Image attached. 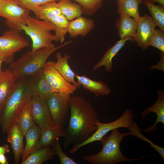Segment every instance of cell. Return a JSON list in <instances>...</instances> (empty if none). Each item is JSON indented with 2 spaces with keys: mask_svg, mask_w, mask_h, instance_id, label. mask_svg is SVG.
I'll return each instance as SVG.
<instances>
[{
  "mask_svg": "<svg viewBox=\"0 0 164 164\" xmlns=\"http://www.w3.org/2000/svg\"><path fill=\"white\" fill-rule=\"evenodd\" d=\"M56 57L57 61L54 63L55 68L67 81L77 88H80L81 86L75 80L76 74L71 69L68 63L70 56L65 53L62 56L61 53L58 52L56 54Z\"/></svg>",
  "mask_w": 164,
  "mask_h": 164,
  "instance_id": "ffe728a7",
  "label": "cell"
},
{
  "mask_svg": "<svg viewBox=\"0 0 164 164\" xmlns=\"http://www.w3.org/2000/svg\"><path fill=\"white\" fill-rule=\"evenodd\" d=\"M159 29H155L149 43L151 46L159 50L164 53V34Z\"/></svg>",
  "mask_w": 164,
  "mask_h": 164,
  "instance_id": "836d02e7",
  "label": "cell"
},
{
  "mask_svg": "<svg viewBox=\"0 0 164 164\" xmlns=\"http://www.w3.org/2000/svg\"><path fill=\"white\" fill-rule=\"evenodd\" d=\"M70 117L68 127L64 129V148L72 144L73 147L88 139L97 129V114L91 103L80 96L70 97Z\"/></svg>",
  "mask_w": 164,
  "mask_h": 164,
  "instance_id": "6da1fadb",
  "label": "cell"
},
{
  "mask_svg": "<svg viewBox=\"0 0 164 164\" xmlns=\"http://www.w3.org/2000/svg\"><path fill=\"white\" fill-rule=\"evenodd\" d=\"M29 77L28 80H26V82L32 96H38L46 99L49 95L55 92L43 72Z\"/></svg>",
  "mask_w": 164,
  "mask_h": 164,
  "instance_id": "4fadbf2b",
  "label": "cell"
},
{
  "mask_svg": "<svg viewBox=\"0 0 164 164\" xmlns=\"http://www.w3.org/2000/svg\"><path fill=\"white\" fill-rule=\"evenodd\" d=\"M95 25L93 20L81 16L69 22L67 32L72 38L80 35L85 37L92 30Z\"/></svg>",
  "mask_w": 164,
  "mask_h": 164,
  "instance_id": "2e32d148",
  "label": "cell"
},
{
  "mask_svg": "<svg viewBox=\"0 0 164 164\" xmlns=\"http://www.w3.org/2000/svg\"><path fill=\"white\" fill-rule=\"evenodd\" d=\"M32 97L25 78L17 80L15 87L6 98L3 106L0 120L3 133L7 132L17 121L21 109Z\"/></svg>",
  "mask_w": 164,
  "mask_h": 164,
  "instance_id": "277c9868",
  "label": "cell"
},
{
  "mask_svg": "<svg viewBox=\"0 0 164 164\" xmlns=\"http://www.w3.org/2000/svg\"><path fill=\"white\" fill-rule=\"evenodd\" d=\"M54 61L46 62L43 73L55 92L70 95L77 88L67 81L55 68Z\"/></svg>",
  "mask_w": 164,
  "mask_h": 164,
  "instance_id": "30bf717a",
  "label": "cell"
},
{
  "mask_svg": "<svg viewBox=\"0 0 164 164\" xmlns=\"http://www.w3.org/2000/svg\"><path fill=\"white\" fill-rule=\"evenodd\" d=\"M38 19L50 22L56 16L61 14V11L56 1L50 2L33 8L31 10Z\"/></svg>",
  "mask_w": 164,
  "mask_h": 164,
  "instance_id": "603a6c76",
  "label": "cell"
},
{
  "mask_svg": "<svg viewBox=\"0 0 164 164\" xmlns=\"http://www.w3.org/2000/svg\"><path fill=\"white\" fill-rule=\"evenodd\" d=\"M3 62L2 60L0 59V73L2 71V70H1V66Z\"/></svg>",
  "mask_w": 164,
  "mask_h": 164,
  "instance_id": "60d3db41",
  "label": "cell"
},
{
  "mask_svg": "<svg viewBox=\"0 0 164 164\" xmlns=\"http://www.w3.org/2000/svg\"><path fill=\"white\" fill-rule=\"evenodd\" d=\"M55 27L51 22L40 20L29 15L26 24H20L17 30L20 32L23 30L31 38L33 51L44 48H52L55 46L52 43L54 36L51 31L55 30Z\"/></svg>",
  "mask_w": 164,
  "mask_h": 164,
  "instance_id": "5b68a950",
  "label": "cell"
},
{
  "mask_svg": "<svg viewBox=\"0 0 164 164\" xmlns=\"http://www.w3.org/2000/svg\"><path fill=\"white\" fill-rule=\"evenodd\" d=\"M156 26L152 17L147 14L141 16L138 21L135 41L143 51L149 46V40Z\"/></svg>",
  "mask_w": 164,
  "mask_h": 164,
  "instance_id": "7c38bea8",
  "label": "cell"
},
{
  "mask_svg": "<svg viewBox=\"0 0 164 164\" xmlns=\"http://www.w3.org/2000/svg\"><path fill=\"white\" fill-rule=\"evenodd\" d=\"M77 82L85 90L89 91L96 96H108L111 92L110 87L105 83L91 79L85 75H75Z\"/></svg>",
  "mask_w": 164,
  "mask_h": 164,
  "instance_id": "ac0fdd59",
  "label": "cell"
},
{
  "mask_svg": "<svg viewBox=\"0 0 164 164\" xmlns=\"http://www.w3.org/2000/svg\"><path fill=\"white\" fill-rule=\"evenodd\" d=\"M70 97V95L54 92L46 99L54 123L62 128L67 117Z\"/></svg>",
  "mask_w": 164,
  "mask_h": 164,
  "instance_id": "ba28073f",
  "label": "cell"
},
{
  "mask_svg": "<svg viewBox=\"0 0 164 164\" xmlns=\"http://www.w3.org/2000/svg\"><path fill=\"white\" fill-rule=\"evenodd\" d=\"M128 40L132 41V39L129 38L121 39L114 46L108 49L104 54L101 59L94 66L93 70H97L101 67H104L106 71L111 72L113 70V58Z\"/></svg>",
  "mask_w": 164,
  "mask_h": 164,
  "instance_id": "d6986e66",
  "label": "cell"
},
{
  "mask_svg": "<svg viewBox=\"0 0 164 164\" xmlns=\"http://www.w3.org/2000/svg\"><path fill=\"white\" fill-rule=\"evenodd\" d=\"M7 159L4 154H0V164H8Z\"/></svg>",
  "mask_w": 164,
  "mask_h": 164,
  "instance_id": "74e56055",
  "label": "cell"
},
{
  "mask_svg": "<svg viewBox=\"0 0 164 164\" xmlns=\"http://www.w3.org/2000/svg\"><path fill=\"white\" fill-rule=\"evenodd\" d=\"M128 135H131L130 132L122 133L118 128L113 129L109 135H105L101 140L103 145L102 150L97 154L84 156V160L91 164H117L122 162H131L145 158L146 157L130 159L122 154L120 144L123 138Z\"/></svg>",
  "mask_w": 164,
  "mask_h": 164,
  "instance_id": "3957f363",
  "label": "cell"
},
{
  "mask_svg": "<svg viewBox=\"0 0 164 164\" xmlns=\"http://www.w3.org/2000/svg\"><path fill=\"white\" fill-rule=\"evenodd\" d=\"M3 107V106L0 105V120L1 119V114H2V111Z\"/></svg>",
  "mask_w": 164,
  "mask_h": 164,
  "instance_id": "ab89813d",
  "label": "cell"
},
{
  "mask_svg": "<svg viewBox=\"0 0 164 164\" xmlns=\"http://www.w3.org/2000/svg\"><path fill=\"white\" fill-rule=\"evenodd\" d=\"M7 141L11 145L14 156V163H19L24 149L23 134L16 121L7 132Z\"/></svg>",
  "mask_w": 164,
  "mask_h": 164,
  "instance_id": "9a60e30c",
  "label": "cell"
},
{
  "mask_svg": "<svg viewBox=\"0 0 164 164\" xmlns=\"http://www.w3.org/2000/svg\"><path fill=\"white\" fill-rule=\"evenodd\" d=\"M160 60L159 62L156 65H158L157 66L153 65L152 67L150 68V70H152L153 69H157L161 70V68L160 67V64L164 65V53L162 52H161L160 53Z\"/></svg>",
  "mask_w": 164,
  "mask_h": 164,
  "instance_id": "d590c367",
  "label": "cell"
},
{
  "mask_svg": "<svg viewBox=\"0 0 164 164\" xmlns=\"http://www.w3.org/2000/svg\"><path fill=\"white\" fill-rule=\"evenodd\" d=\"M55 27L54 41L63 43L67 32L69 21L63 14H61L52 19L50 21Z\"/></svg>",
  "mask_w": 164,
  "mask_h": 164,
  "instance_id": "f1b7e54d",
  "label": "cell"
},
{
  "mask_svg": "<svg viewBox=\"0 0 164 164\" xmlns=\"http://www.w3.org/2000/svg\"><path fill=\"white\" fill-rule=\"evenodd\" d=\"M41 132L40 127L35 123L26 132L25 135L26 144L22 155V161L25 159L31 153L40 149Z\"/></svg>",
  "mask_w": 164,
  "mask_h": 164,
  "instance_id": "7402d4cb",
  "label": "cell"
},
{
  "mask_svg": "<svg viewBox=\"0 0 164 164\" xmlns=\"http://www.w3.org/2000/svg\"><path fill=\"white\" fill-rule=\"evenodd\" d=\"M55 155L51 146L41 148L31 153L21 164H41L53 159Z\"/></svg>",
  "mask_w": 164,
  "mask_h": 164,
  "instance_id": "484cf974",
  "label": "cell"
},
{
  "mask_svg": "<svg viewBox=\"0 0 164 164\" xmlns=\"http://www.w3.org/2000/svg\"><path fill=\"white\" fill-rule=\"evenodd\" d=\"M143 4L149 10L151 16L159 29L164 32V8L160 5H155L147 0H144Z\"/></svg>",
  "mask_w": 164,
  "mask_h": 164,
  "instance_id": "f546056e",
  "label": "cell"
},
{
  "mask_svg": "<svg viewBox=\"0 0 164 164\" xmlns=\"http://www.w3.org/2000/svg\"><path fill=\"white\" fill-rule=\"evenodd\" d=\"M17 80L11 70L7 69L0 73V105L5 101L16 86Z\"/></svg>",
  "mask_w": 164,
  "mask_h": 164,
  "instance_id": "44dd1931",
  "label": "cell"
},
{
  "mask_svg": "<svg viewBox=\"0 0 164 164\" xmlns=\"http://www.w3.org/2000/svg\"><path fill=\"white\" fill-rule=\"evenodd\" d=\"M20 32L11 29L0 36V59L7 64L14 61L16 53L29 46L28 41Z\"/></svg>",
  "mask_w": 164,
  "mask_h": 164,
  "instance_id": "52a82bcc",
  "label": "cell"
},
{
  "mask_svg": "<svg viewBox=\"0 0 164 164\" xmlns=\"http://www.w3.org/2000/svg\"><path fill=\"white\" fill-rule=\"evenodd\" d=\"M138 22L135 19L127 15H120L115 24L118 36L121 39L129 38L132 41H135Z\"/></svg>",
  "mask_w": 164,
  "mask_h": 164,
  "instance_id": "e0dca14e",
  "label": "cell"
},
{
  "mask_svg": "<svg viewBox=\"0 0 164 164\" xmlns=\"http://www.w3.org/2000/svg\"><path fill=\"white\" fill-rule=\"evenodd\" d=\"M31 114L34 122L41 130L55 125L51 118L45 99L32 96Z\"/></svg>",
  "mask_w": 164,
  "mask_h": 164,
  "instance_id": "8fae6325",
  "label": "cell"
},
{
  "mask_svg": "<svg viewBox=\"0 0 164 164\" xmlns=\"http://www.w3.org/2000/svg\"><path fill=\"white\" fill-rule=\"evenodd\" d=\"M57 3L61 14L68 21L73 20L83 13L81 5L73 2L71 0H61Z\"/></svg>",
  "mask_w": 164,
  "mask_h": 164,
  "instance_id": "83f0119b",
  "label": "cell"
},
{
  "mask_svg": "<svg viewBox=\"0 0 164 164\" xmlns=\"http://www.w3.org/2000/svg\"><path fill=\"white\" fill-rule=\"evenodd\" d=\"M81 5L83 13L93 15L102 6L104 0H74Z\"/></svg>",
  "mask_w": 164,
  "mask_h": 164,
  "instance_id": "1f68e13d",
  "label": "cell"
},
{
  "mask_svg": "<svg viewBox=\"0 0 164 164\" xmlns=\"http://www.w3.org/2000/svg\"><path fill=\"white\" fill-rule=\"evenodd\" d=\"M64 128L55 125L41 130L39 148L51 146L54 141L60 137H64Z\"/></svg>",
  "mask_w": 164,
  "mask_h": 164,
  "instance_id": "cb8c5ba5",
  "label": "cell"
},
{
  "mask_svg": "<svg viewBox=\"0 0 164 164\" xmlns=\"http://www.w3.org/2000/svg\"><path fill=\"white\" fill-rule=\"evenodd\" d=\"M147 1L153 3L155 2H157L160 3L161 5L164 6V0H147Z\"/></svg>",
  "mask_w": 164,
  "mask_h": 164,
  "instance_id": "f35d334b",
  "label": "cell"
},
{
  "mask_svg": "<svg viewBox=\"0 0 164 164\" xmlns=\"http://www.w3.org/2000/svg\"><path fill=\"white\" fill-rule=\"evenodd\" d=\"M9 145L5 144L2 146H0V154H5L9 152Z\"/></svg>",
  "mask_w": 164,
  "mask_h": 164,
  "instance_id": "8d00e7d4",
  "label": "cell"
},
{
  "mask_svg": "<svg viewBox=\"0 0 164 164\" xmlns=\"http://www.w3.org/2000/svg\"><path fill=\"white\" fill-rule=\"evenodd\" d=\"M30 10L20 6L16 0H0V16L5 18V24L17 30L20 24H26Z\"/></svg>",
  "mask_w": 164,
  "mask_h": 164,
  "instance_id": "9c48e42d",
  "label": "cell"
},
{
  "mask_svg": "<svg viewBox=\"0 0 164 164\" xmlns=\"http://www.w3.org/2000/svg\"><path fill=\"white\" fill-rule=\"evenodd\" d=\"M140 129L137 124L134 121L129 129L131 135L132 136H135L142 141L149 143L150 146L159 153L162 159L163 160L164 159V148L155 144L151 140L143 135L141 133Z\"/></svg>",
  "mask_w": 164,
  "mask_h": 164,
  "instance_id": "4dcf8cb0",
  "label": "cell"
},
{
  "mask_svg": "<svg viewBox=\"0 0 164 164\" xmlns=\"http://www.w3.org/2000/svg\"><path fill=\"white\" fill-rule=\"evenodd\" d=\"M32 97L22 107L17 118V121L24 136L34 123L31 114Z\"/></svg>",
  "mask_w": 164,
  "mask_h": 164,
  "instance_id": "4316f807",
  "label": "cell"
},
{
  "mask_svg": "<svg viewBox=\"0 0 164 164\" xmlns=\"http://www.w3.org/2000/svg\"><path fill=\"white\" fill-rule=\"evenodd\" d=\"M144 0H117V12L120 15L125 14L131 17L138 21L141 16L138 9L140 4Z\"/></svg>",
  "mask_w": 164,
  "mask_h": 164,
  "instance_id": "d4e9b609",
  "label": "cell"
},
{
  "mask_svg": "<svg viewBox=\"0 0 164 164\" xmlns=\"http://www.w3.org/2000/svg\"><path fill=\"white\" fill-rule=\"evenodd\" d=\"M71 40L52 48H44L33 51L30 50L9 64V68L16 80L43 72L46 60L53 53L70 44Z\"/></svg>",
  "mask_w": 164,
  "mask_h": 164,
  "instance_id": "7a4b0ae2",
  "label": "cell"
},
{
  "mask_svg": "<svg viewBox=\"0 0 164 164\" xmlns=\"http://www.w3.org/2000/svg\"><path fill=\"white\" fill-rule=\"evenodd\" d=\"M55 155L58 156L61 164H77L73 159L68 157L62 150L58 138H56L51 145Z\"/></svg>",
  "mask_w": 164,
  "mask_h": 164,
  "instance_id": "d6a6232c",
  "label": "cell"
},
{
  "mask_svg": "<svg viewBox=\"0 0 164 164\" xmlns=\"http://www.w3.org/2000/svg\"><path fill=\"white\" fill-rule=\"evenodd\" d=\"M157 94L156 101L153 105L144 109L141 115L142 118L143 120L148 114L154 112L156 114L157 118L153 125L146 129H140L141 131L150 134L156 129L157 124L159 122L164 124V90H159Z\"/></svg>",
  "mask_w": 164,
  "mask_h": 164,
  "instance_id": "5bb4252c",
  "label": "cell"
},
{
  "mask_svg": "<svg viewBox=\"0 0 164 164\" xmlns=\"http://www.w3.org/2000/svg\"><path fill=\"white\" fill-rule=\"evenodd\" d=\"M61 0H16L18 4L21 7L31 11L48 2L52 1H60Z\"/></svg>",
  "mask_w": 164,
  "mask_h": 164,
  "instance_id": "e575fe53",
  "label": "cell"
},
{
  "mask_svg": "<svg viewBox=\"0 0 164 164\" xmlns=\"http://www.w3.org/2000/svg\"><path fill=\"white\" fill-rule=\"evenodd\" d=\"M135 114L134 112L126 108L122 115L115 120L108 123L100 122L98 120L95 125L97 127L95 131L87 140L78 145L73 147L70 150V153L73 154L82 147L94 142L100 141L102 138L109 131L113 129L120 128L129 129L134 121Z\"/></svg>",
  "mask_w": 164,
  "mask_h": 164,
  "instance_id": "8992f818",
  "label": "cell"
}]
</instances>
